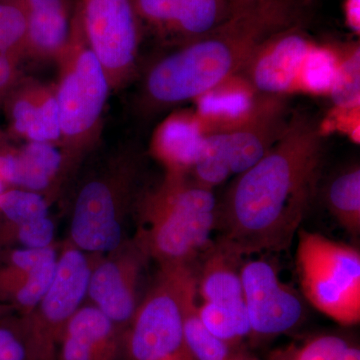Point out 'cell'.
I'll use <instances>...</instances> for the list:
<instances>
[{
  "label": "cell",
  "mask_w": 360,
  "mask_h": 360,
  "mask_svg": "<svg viewBox=\"0 0 360 360\" xmlns=\"http://www.w3.org/2000/svg\"><path fill=\"white\" fill-rule=\"evenodd\" d=\"M323 155L321 124L291 117L269 153L238 175L219 202L215 248L238 259L288 250L309 212Z\"/></svg>",
  "instance_id": "obj_1"
},
{
  "label": "cell",
  "mask_w": 360,
  "mask_h": 360,
  "mask_svg": "<svg viewBox=\"0 0 360 360\" xmlns=\"http://www.w3.org/2000/svg\"><path fill=\"white\" fill-rule=\"evenodd\" d=\"M295 0H257L238 7L210 32L181 44L149 70L146 92L169 105L201 98L226 84L277 33L298 25Z\"/></svg>",
  "instance_id": "obj_2"
},
{
  "label": "cell",
  "mask_w": 360,
  "mask_h": 360,
  "mask_svg": "<svg viewBox=\"0 0 360 360\" xmlns=\"http://www.w3.org/2000/svg\"><path fill=\"white\" fill-rule=\"evenodd\" d=\"M186 174L170 172L151 200L153 227L146 245L165 267H191L213 245L219 201L213 189Z\"/></svg>",
  "instance_id": "obj_3"
},
{
  "label": "cell",
  "mask_w": 360,
  "mask_h": 360,
  "mask_svg": "<svg viewBox=\"0 0 360 360\" xmlns=\"http://www.w3.org/2000/svg\"><path fill=\"white\" fill-rule=\"evenodd\" d=\"M288 122L283 97L258 96L245 115L229 127L202 135L198 158L187 174L196 184L214 188L262 160Z\"/></svg>",
  "instance_id": "obj_4"
},
{
  "label": "cell",
  "mask_w": 360,
  "mask_h": 360,
  "mask_svg": "<svg viewBox=\"0 0 360 360\" xmlns=\"http://www.w3.org/2000/svg\"><path fill=\"white\" fill-rule=\"evenodd\" d=\"M296 236V270L305 300L342 326L359 323V250L304 229Z\"/></svg>",
  "instance_id": "obj_5"
},
{
  "label": "cell",
  "mask_w": 360,
  "mask_h": 360,
  "mask_svg": "<svg viewBox=\"0 0 360 360\" xmlns=\"http://www.w3.org/2000/svg\"><path fill=\"white\" fill-rule=\"evenodd\" d=\"M155 290L135 314L127 349L132 360H186L184 326L195 303L198 279L187 266L165 267Z\"/></svg>",
  "instance_id": "obj_6"
},
{
  "label": "cell",
  "mask_w": 360,
  "mask_h": 360,
  "mask_svg": "<svg viewBox=\"0 0 360 360\" xmlns=\"http://www.w3.org/2000/svg\"><path fill=\"white\" fill-rule=\"evenodd\" d=\"M60 78L56 89L61 137L75 144L96 131L110 84L103 65L90 49L73 11L70 41L58 58Z\"/></svg>",
  "instance_id": "obj_7"
},
{
  "label": "cell",
  "mask_w": 360,
  "mask_h": 360,
  "mask_svg": "<svg viewBox=\"0 0 360 360\" xmlns=\"http://www.w3.org/2000/svg\"><path fill=\"white\" fill-rule=\"evenodd\" d=\"M73 11L110 89L120 86L134 70L141 39L131 0H75Z\"/></svg>",
  "instance_id": "obj_8"
},
{
  "label": "cell",
  "mask_w": 360,
  "mask_h": 360,
  "mask_svg": "<svg viewBox=\"0 0 360 360\" xmlns=\"http://www.w3.org/2000/svg\"><path fill=\"white\" fill-rule=\"evenodd\" d=\"M251 335L269 338L297 328L304 319V304L295 290L283 283L276 265L253 259L239 269Z\"/></svg>",
  "instance_id": "obj_9"
},
{
  "label": "cell",
  "mask_w": 360,
  "mask_h": 360,
  "mask_svg": "<svg viewBox=\"0 0 360 360\" xmlns=\"http://www.w3.org/2000/svg\"><path fill=\"white\" fill-rule=\"evenodd\" d=\"M314 46L300 25L288 28L264 42L238 77L258 96H283L298 86L305 59Z\"/></svg>",
  "instance_id": "obj_10"
},
{
  "label": "cell",
  "mask_w": 360,
  "mask_h": 360,
  "mask_svg": "<svg viewBox=\"0 0 360 360\" xmlns=\"http://www.w3.org/2000/svg\"><path fill=\"white\" fill-rule=\"evenodd\" d=\"M89 262L78 250H66L58 259L56 276L41 303L42 323L32 333V343L44 360H51L52 342L89 291Z\"/></svg>",
  "instance_id": "obj_11"
},
{
  "label": "cell",
  "mask_w": 360,
  "mask_h": 360,
  "mask_svg": "<svg viewBox=\"0 0 360 360\" xmlns=\"http://www.w3.org/2000/svg\"><path fill=\"white\" fill-rule=\"evenodd\" d=\"M117 217V198L110 184L103 180L90 181L75 203L70 229L73 243L92 252L115 250L122 240Z\"/></svg>",
  "instance_id": "obj_12"
},
{
  "label": "cell",
  "mask_w": 360,
  "mask_h": 360,
  "mask_svg": "<svg viewBox=\"0 0 360 360\" xmlns=\"http://www.w3.org/2000/svg\"><path fill=\"white\" fill-rule=\"evenodd\" d=\"M27 20L25 51L42 58H58L70 39V0H20Z\"/></svg>",
  "instance_id": "obj_13"
},
{
  "label": "cell",
  "mask_w": 360,
  "mask_h": 360,
  "mask_svg": "<svg viewBox=\"0 0 360 360\" xmlns=\"http://www.w3.org/2000/svg\"><path fill=\"white\" fill-rule=\"evenodd\" d=\"M11 120L16 134L30 141L49 142L61 139V123L56 89L30 86L15 97Z\"/></svg>",
  "instance_id": "obj_14"
},
{
  "label": "cell",
  "mask_w": 360,
  "mask_h": 360,
  "mask_svg": "<svg viewBox=\"0 0 360 360\" xmlns=\"http://www.w3.org/2000/svg\"><path fill=\"white\" fill-rule=\"evenodd\" d=\"M136 264L122 269L120 264L105 262L91 271L89 295L106 316L116 326L134 319L135 309L134 276Z\"/></svg>",
  "instance_id": "obj_15"
},
{
  "label": "cell",
  "mask_w": 360,
  "mask_h": 360,
  "mask_svg": "<svg viewBox=\"0 0 360 360\" xmlns=\"http://www.w3.org/2000/svg\"><path fill=\"white\" fill-rule=\"evenodd\" d=\"M198 290L203 302L226 303L243 300V284L238 258L225 255L214 243L201 258Z\"/></svg>",
  "instance_id": "obj_16"
},
{
  "label": "cell",
  "mask_w": 360,
  "mask_h": 360,
  "mask_svg": "<svg viewBox=\"0 0 360 360\" xmlns=\"http://www.w3.org/2000/svg\"><path fill=\"white\" fill-rule=\"evenodd\" d=\"M201 139L202 134L195 123L172 118L158 131L155 148L170 172L187 174L198 158Z\"/></svg>",
  "instance_id": "obj_17"
},
{
  "label": "cell",
  "mask_w": 360,
  "mask_h": 360,
  "mask_svg": "<svg viewBox=\"0 0 360 360\" xmlns=\"http://www.w3.org/2000/svg\"><path fill=\"white\" fill-rule=\"evenodd\" d=\"M326 207L348 233H360V168L359 165L341 170L326 187Z\"/></svg>",
  "instance_id": "obj_18"
},
{
  "label": "cell",
  "mask_w": 360,
  "mask_h": 360,
  "mask_svg": "<svg viewBox=\"0 0 360 360\" xmlns=\"http://www.w3.org/2000/svg\"><path fill=\"white\" fill-rule=\"evenodd\" d=\"M198 311L205 328L232 347L236 348L246 336L251 335L245 300L226 303L202 302Z\"/></svg>",
  "instance_id": "obj_19"
},
{
  "label": "cell",
  "mask_w": 360,
  "mask_h": 360,
  "mask_svg": "<svg viewBox=\"0 0 360 360\" xmlns=\"http://www.w3.org/2000/svg\"><path fill=\"white\" fill-rule=\"evenodd\" d=\"M177 33L184 42L200 37L226 20L233 11L224 0H174Z\"/></svg>",
  "instance_id": "obj_20"
},
{
  "label": "cell",
  "mask_w": 360,
  "mask_h": 360,
  "mask_svg": "<svg viewBox=\"0 0 360 360\" xmlns=\"http://www.w3.org/2000/svg\"><path fill=\"white\" fill-rule=\"evenodd\" d=\"M115 326L101 309L96 307H87L78 309L70 317L63 335L85 341L111 360L116 348Z\"/></svg>",
  "instance_id": "obj_21"
},
{
  "label": "cell",
  "mask_w": 360,
  "mask_h": 360,
  "mask_svg": "<svg viewBox=\"0 0 360 360\" xmlns=\"http://www.w3.org/2000/svg\"><path fill=\"white\" fill-rule=\"evenodd\" d=\"M184 340L186 360H229L236 350L205 328L195 303L184 317Z\"/></svg>",
  "instance_id": "obj_22"
},
{
  "label": "cell",
  "mask_w": 360,
  "mask_h": 360,
  "mask_svg": "<svg viewBox=\"0 0 360 360\" xmlns=\"http://www.w3.org/2000/svg\"><path fill=\"white\" fill-rule=\"evenodd\" d=\"M336 68L333 84L331 99L340 110H352L359 106L360 53L359 47H349L335 52Z\"/></svg>",
  "instance_id": "obj_23"
},
{
  "label": "cell",
  "mask_w": 360,
  "mask_h": 360,
  "mask_svg": "<svg viewBox=\"0 0 360 360\" xmlns=\"http://www.w3.org/2000/svg\"><path fill=\"white\" fill-rule=\"evenodd\" d=\"M350 343L335 335L314 336L302 345H290L270 354L269 360H342Z\"/></svg>",
  "instance_id": "obj_24"
},
{
  "label": "cell",
  "mask_w": 360,
  "mask_h": 360,
  "mask_svg": "<svg viewBox=\"0 0 360 360\" xmlns=\"http://www.w3.org/2000/svg\"><path fill=\"white\" fill-rule=\"evenodd\" d=\"M27 20L20 0H0V53L25 51Z\"/></svg>",
  "instance_id": "obj_25"
},
{
  "label": "cell",
  "mask_w": 360,
  "mask_h": 360,
  "mask_svg": "<svg viewBox=\"0 0 360 360\" xmlns=\"http://www.w3.org/2000/svg\"><path fill=\"white\" fill-rule=\"evenodd\" d=\"M336 68V53L329 49L314 46L303 65L300 84L315 92L329 91Z\"/></svg>",
  "instance_id": "obj_26"
},
{
  "label": "cell",
  "mask_w": 360,
  "mask_h": 360,
  "mask_svg": "<svg viewBox=\"0 0 360 360\" xmlns=\"http://www.w3.org/2000/svg\"><path fill=\"white\" fill-rule=\"evenodd\" d=\"M0 210L20 225L46 217L49 207L41 195L32 191H11L0 195Z\"/></svg>",
  "instance_id": "obj_27"
},
{
  "label": "cell",
  "mask_w": 360,
  "mask_h": 360,
  "mask_svg": "<svg viewBox=\"0 0 360 360\" xmlns=\"http://www.w3.org/2000/svg\"><path fill=\"white\" fill-rule=\"evenodd\" d=\"M139 20L162 34L177 33V11L174 0H131Z\"/></svg>",
  "instance_id": "obj_28"
},
{
  "label": "cell",
  "mask_w": 360,
  "mask_h": 360,
  "mask_svg": "<svg viewBox=\"0 0 360 360\" xmlns=\"http://www.w3.org/2000/svg\"><path fill=\"white\" fill-rule=\"evenodd\" d=\"M58 258L45 262L28 272L27 278L18 292V302L25 307H33L42 302L56 276Z\"/></svg>",
  "instance_id": "obj_29"
},
{
  "label": "cell",
  "mask_w": 360,
  "mask_h": 360,
  "mask_svg": "<svg viewBox=\"0 0 360 360\" xmlns=\"http://www.w3.org/2000/svg\"><path fill=\"white\" fill-rule=\"evenodd\" d=\"M18 155L33 172L49 180L56 174L63 162L60 153L49 142L30 141L18 151Z\"/></svg>",
  "instance_id": "obj_30"
},
{
  "label": "cell",
  "mask_w": 360,
  "mask_h": 360,
  "mask_svg": "<svg viewBox=\"0 0 360 360\" xmlns=\"http://www.w3.org/2000/svg\"><path fill=\"white\" fill-rule=\"evenodd\" d=\"M53 236L54 225L47 217L20 224L18 229V238L26 248H51Z\"/></svg>",
  "instance_id": "obj_31"
},
{
  "label": "cell",
  "mask_w": 360,
  "mask_h": 360,
  "mask_svg": "<svg viewBox=\"0 0 360 360\" xmlns=\"http://www.w3.org/2000/svg\"><path fill=\"white\" fill-rule=\"evenodd\" d=\"M61 360H108L94 347L73 336H63Z\"/></svg>",
  "instance_id": "obj_32"
},
{
  "label": "cell",
  "mask_w": 360,
  "mask_h": 360,
  "mask_svg": "<svg viewBox=\"0 0 360 360\" xmlns=\"http://www.w3.org/2000/svg\"><path fill=\"white\" fill-rule=\"evenodd\" d=\"M54 258L58 257L56 251L51 248H25V250L15 251L13 255L14 265L27 274L39 265Z\"/></svg>",
  "instance_id": "obj_33"
},
{
  "label": "cell",
  "mask_w": 360,
  "mask_h": 360,
  "mask_svg": "<svg viewBox=\"0 0 360 360\" xmlns=\"http://www.w3.org/2000/svg\"><path fill=\"white\" fill-rule=\"evenodd\" d=\"M28 348L11 329L0 328V360H27Z\"/></svg>",
  "instance_id": "obj_34"
},
{
  "label": "cell",
  "mask_w": 360,
  "mask_h": 360,
  "mask_svg": "<svg viewBox=\"0 0 360 360\" xmlns=\"http://www.w3.org/2000/svg\"><path fill=\"white\" fill-rule=\"evenodd\" d=\"M16 56L18 54L0 53V94L11 86L15 78Z\"/></svg>",
  "instance_id": "obj_35"
},
{
  "label": "cell",
  "mask_w": 360,
  "mask_h": 360,
  "mask_svg": "<svg viewBox=\"0 0 360 360\" xmlns=\"http://www.w3.org/2000/svg\"><path fill=\"white\" fill-rule=\"evenodd\" d=\"M360 0H347L345 2V16L348 26L359 33L360 30Z\"/></svg>",
  "instance_id": "obj_36"
},
{
  "label": "cell",
  "mask_w": 360,
  "mask_h": 360,
  "mask_svg": "<svg viewBox=\"0 0 360 360\" xmlns=\"http://www.w3.org/2000/svg\"><path fill=\"white\" fill-rule=\"evenodd\" d=\"M342 360H360L359 347L350 345Z\"/></svg>",
  "instance_id": "obj_37"
},
{
  "label": "cell",
  "mask_w": 360,
  "mask_h": 360,
  "mask_svg": "<svg viewBox=\"0 0 360 360\" xmlns=\"http://www.w3.org/2000/svg\"><path fill=\"white\" fill-rule=\"evenodd\" d=\"M229 360H258L255 357L251 356V355L245 354V352H239L238 350L234 352V354L231 355V359Z\"/></svg>",
  "instance_id": "obj_38"
},
{
  "label": "cell",
  "mask_w": 360,
  "mask_h": 360,
  "mask_svg": "<svg viewBox=\"0 0 360 360\" xmlns=\"http://www.w3.org/2000/svg\"><path fill=\"white\" fill-rule=\"evenodd\" d=\"M224 1L231 7L232 11H236V8L241 6V0H224Z\"/></svg>",
  "instance_id": "obj_39"
},
{
  "label": "cell",
  "mask_w": 360,
  "mask_h": 360,
  "mask_svg": "<svg viewBox=\"0 0 360 360\" xmlns=\"http://www.w3.org/2000/svg\"><path fill=\"white\" fill-rule=\"evenodd\" d=\"M253 1H257V0H243V6H245V4H250V2Z\"/></svg>",
  "instance_id": "obj_40"
},
{
  "label": "cell",
  "mask_w": 360,
  "mask_h": 360,
  "mask_svg": "<svg viewBox=\"0 0 360 360\" xmlns=\"http://www.w3.org/2000/svg\"><path fill=\"white\" fill-rule=\"evenodd\" d=\"M2 194V184H1V179H0V195Z\"/></svg>",
  "instance_id": "obj_41"
},
{
  "label": "cell",
  "mask_w": 360,
  "mask_h": 360,
  "mask_svg": "<svg viewBox=\"0 0 360 360\" xmlns=\"http://www.w3.org/2000/svg\"><path fill=\"white\" fill-rule=\"evenodd\" d=\"M167 360H181V359H167Z\"/></svg>",
  "instance_id": "obj_42"
},
{
  "label": "cell",
  "mask_w": 360,
  "mask_h": 360,
  "mask_svg": "<svg viewBox=\"0 0 360 360\" xmlns=\"http://www.w3.org/2000/svg\"><path fill=\"white\" fill-rule=\"evenodd\" d=\"M243 0H241V6H243Z\"/></svg>",
  "instance_id": "obj_43"
}]
</instances>
